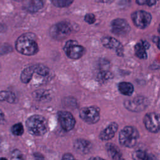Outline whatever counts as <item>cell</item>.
Instances as JSON below:
<instances>
[{"label": "cell", "mask_w": 160, "mask_h": 160, "mask_svg": "<svg viewBox=\"0 0 160 160\" xmlns=\"http://www.w3.org/2000/svg\"><path fill=\"white\" fill-rule=\"evenodd\" d=\"M34 38V35L32 33L21 35L16 42L15 46L17 51L26 56L35 54L38 51V46Z\"/></svg>", "instance_id": "6da1fadb"}, {"label": "cell", "mask_w": 160, "mask_h": 160, "mask_svg": "<svg viewBox=\"0 0 160 160\" xmlns=\"http://www.w3.org/2000/svg\"><path fill=\"white\" fill-rule=\"evenodd\" d=\"M72 31L71 26L67 22H60L53 26L51 29V35L57 39L64 38Z\"/></svg>", "instance_id": "30bf717a"}, {"label": "cell", "mask_w": 160, "mask_h": 160, "mask_svg": "<svg viewBox=\"0 0 160 160\" xmlns=\"http://www.w3.org/2000/svg\"><path fill=\"white\" fill-rule=\"evenodd\" d=\"M101 43L105 48L114 50L118 56H123V46L117 39L111 36H104L101 39Z\"/></svg>", "instance_id": "7c38bea8"}, {"label": "cell", "mask_w": 160, "mask_h": 160, "mask_svg": "<svg viewBox=\"0 0 160 160\" xmlns=\"http://www.w3.org/2000/svg\"><path fill=\"white\" fill-rule=\"evenodd\" d=\"M150 48V44L146 40L141 39L137 42L134 48V54L136 56L141 59H145L147 58L146 51Z\"/></svg>", "instance_id": "4fadbf2b"}, {"label": "cell", "mask_w": 160, "mask_h": 160, "mask_svg": "<svg viewBox=\"0 0 160 160\" xmlns=\"http://www.w3.org/2000/svg\"><path fill=\"white\" fill-rule=\"evenodd\" d=\"M96 78L99 82H104L112 78V74L109 70L99 71Z\"/></svg>", "instance_id": "7402d4cb"}, {"label": "cell", "mask_w": 160, "mask_h": 160, "mask_svg": "<svg viewBox=\"0 0 160 160\" xmlns=\"http://www.w3.org/2000/svg\"><path fill=\"white\" fill-rule=\"evenodd\" d=\"M106 149L109 156L112 160H124L119 148L113 143H107L106 144Z\"/></svg>", "instance_id": "2e32d148"}, {"label": "cell", "mask_w": 160, "mask_h": 160, "mask_svg": "<svg viewBox=\"0 0 160 160\" xmlns=\"http://www.w3.org/2000/svg\"><path fill=\"white\" fill-rule=\"evenodd\" d=\"M26 124L29 132L34 136H43L48 131V121L44 117L41 115L35 114L29 117Z\"/></svg>", "instance_id": "7a4b0ae2"}, {"label": "cell", "mask_w": 160, "mask_h": 160, "mask_svg": "<svg viewBox=\"0 0 160 160\" xmlns=\"http://www.w3.org/2000/svg\"><path fill=\"white\" fill-rule=\"evenodd\" d=\"M34 66L35 72H36L39 75L45 76L49 74V70L48 68L46 67V66H44L43 64H36Z\"/></svg>", "instance_id": "603a6c76"}, {"label": "cell", "mask_w": 160, "mask_h": 160, "mask_svg": "<svg viewBox=\"0 0 160 160\" xmlns=\"http://www.w3.org/2000/svg\"><path fill=\"white\" fill-rule=\"evenodd\" d=\"M131 19L134 24L139 29H145L149 26L152 20L151 14L144 10H139L133 12Z\"/></svg>", "instance_id": "5b68a950"}, {"label": "cell", "mask_w": 160, "mask_h": 160, "mask_svg": "<svg viewBox=\"0 0 160 160\" xmlns=\"http://www.w3.org/2000/svg\"><path fill=\"white\" fill-rule=\"evenodd\" d=\"M5 122V117L3 112L0 109V125L4 124Z\"/></svg>", "instance_id": "1f68e13d"}, {"label": "cell", "mask_w": 160, "mask_h": 160, "mask_svg": "<svg viewBox=\"0 0 160 160\" xmlns=\"http://www.w3.org/2000/svg\"><path fill=\"white\" fill-rule=\"evenodd\" d=\"M131 30L128 21L122 18H116L111 22V31L112 33L118 36L127 35Z\"/></svg>", "instance_id": "ba28073f"}, {"label": "cell", "mask_w": 160, "mask_h": 160, "mask_svg": "<svg viewBox=\"0 0 160 160\" xmlns=\"http://www.w3.org/2000/svg\"><path fill=\"white\" fill-rule=\"evenodd\" d=\"M84 20L88 24H92L95 22V21H96V17H95L94 14H93L92 13H89V14H87L85 16Z\"/></svg>", "instance_id": "4316f807"}, {"label": "cell", "mask_w": 160, "mask_h": 160, "mask_svg": "<svg viewBox=\"0 0 160 160\" xmlns=\"http://www.w3.org/2000/svg\"><path fill=\"white\" fill-rule=\"evenodd\" d=\"M34 158L35 160H46L43 154L39 152H35L34 153Z\"/></svg>", "instance_id": "f546056e"}, {"label": "cell", "mask_w": 160, "mask_h": 160, "mask_svg": "<svg viewBox=\"0 0 160 160\" xmlns=\"http://www.w3.org/2000/svg\"><path fill=\"white\" fill-rule=\"evenodd\" d=\"M64 50L69 58L75 59L80 58L84 52V47L74 40L68 41L64 47Z\"/></svg>", "instance_id": "9c48e42d"}, {"label": "cell", "mask_w": 160, "mask_h": 160, "mask_svg": "<svg viewBox=\"0 0 160 160\" xmlns=\"http://www.w3.org/2000/svg\"><path fill=\"white\" fill-rule=\"evenodd\" d=\"M132 158L133 160H156V158L153 154L140 149L132 152Z\"/></svg>", "instance_id": "ac0fdd59"}, {"label": "cell", "mask_w": 160, "mask_h": 160, "mask_svg": "<svg viewBox=\"0 0 160 160\" xmlns=\"http://www.w3.org/2000/svg\"><path fill=\"white\" fill-rule=\"evenodd\" d=\"M0 160H8L6 158H3V157H1L0 158Z\"/></svg>", "instance_id": "d590c367"}, {"label": "cell", "mask_w": 160, "mask_h": 160, "mask_svg": "<svg viewBox=\"0 0 160 160\" xmlns=\"http://www.w3.org/2000/svg\"><path fill=\"white\" fill-rule=\"evenodd\" d=\"M158 32L159 34H160V23H159V26H158Z\"/></svg>", "instance_id": "e575fe53"}, {"label": "cell", "mask_w": 160, "mask_h": 160, "mask_svg": "<svg viewBox=\"0 0 160 160\" xmlns=\"http://www.w3.org/2000/svg\"><path fill=\"white\" fill-rule=\"evenodd\" d=\"M98 2L101 3H106V4H110L114 1V0H96Z\"/></svg>", "instance_id": "d6a6232c"}, {"label": "cell", "mask_w": 160, "mask_h": 160, "mask_svg": "<svg viewBox=\"0 0 160 160\" xmlns=\"http://www.w3.org/2000/svg\"><path fill=\"white\" fill-rule=\"evenodd\" d=\"M1 138H0V144H1Z\"/></svg>", "instance_id": "74e56055"}, {"label": "cell", "mask_w": 160, "mask_h": 160, "mask_svg": "<svg viewBox=\"0 0 160 160\" xmlns=\"http://www.w3.org/2000/svg\"><path fill=\"white\" fill-rule=\"evenodd\" d=\"M11 132L15 136H21L24 132V127L21 122L16 123L11 127Z\"/></svg>", "instance_id": "cb8c5ba5"}, {"label": "cell", "mask_w": 160, "mask_h": 160, "mask_svg": "<svg viewBox=\"0 0 160 160\" xmlns=\"http://www.w3.org/2000/svg\"><path fill=\"white\" fill-rule=\"evenodd\" d=\"M149 102L148 99L144 96H136L131 99L124 102V108L129 111L141 112L148 106Z\"/></svg>", "instance_id": "277c9868"}, {"label": "cell", "mask_w": 160, "mask_h": 160, "mask_svg": "<svg viewBox=\"0 0 160 160\" xmlns=\"http://www.w3.org/2000/svg\"><path fill=\"white\" fill-rule=\"evenodd\" d=\"M118 129V124L115 122H111L100 132L99 138L102 141L110 140L114 136Z\"/></svg>", "instance_id": "5bb4252c"}, {"label": "cell", "mask_w": 160, "mask_h": 160, "mask_svg": "<svg viewBox=\"0 0 160 160\" xmlns=\"http://www.w3.org/2000/svg\"><path fill=\"white\" fill-rule=\"evenodd\" d=\"M152 41L156 44L158 48L160 50V38L158 36H154L152 38Z\"/></svg>", "instance_id": "4dcf8cb0"}, {"label": "cell", "mask_w": 160, "mask_h": 160, "mask_svg": "<svg viewBox=\"0 0 160 160\" xmlns=\"http://www.w3.org/2000/svg\"><path fill=\"white\" fill-rule=\"evenodd\" d=\"M52 3L56 7L66 8L70 6L74 0H51Z\"/></svg>", "instance_id": "d4e9b609"}, {"label": "cell", "mask_w": 160, "mask_h": 160, "mask_svg": "<svg viewBox=\"0 0 160 160\" xmlns=\"http://www.w3.org/2000/svg\"><path fill=\"white\" fill-rule=\"evenodd\" d=\"M14 1H24L25 0H14Z\"/></svg>", "instance_id": "8d00e7d4"}, {"label": "cell", "mask_w": 160, "mask_h": 160, "mask_svg": "<svg viewBox=\"0 0 160 160\" xmlns=\"http://www.w3.org/2000/svg\"><path fill=\"white\" fill-rule=\"evenodd\" d=\"M118 88L121 94L130 96L134 92V86L133 85L129 82L122 81L118 84Z\"/></svg>", "instance_id": "d6986e66"}, {"label": "cell", "mask_w": 160, "mask_h": 160, "mask_svg": "<svg viewBox=\"0 0 160 160\" xmlns=\"http://www.w3.org/2000/svg\"><path fill=\"white\" fill-rule=\"evenodd\" d=\"M74 148L76 152L82 154H86L91 151L92 144L86 139H78L74 143Z\"/></svg>", "instance_id": "9a60e30c"}, {"label": "cell", "mask_w": 160, "mask_h": 160, "mask_svg": "<svg viewBox=\"0 0 160 160\" xmlns=\"http://www.w3.org/2000/svg\"><path fill=\"white\" fill-rule=\"evenodd\" d=\"M88 160H106L101 157H99V156H94V157H91Z\"/></svg>", "instance_id": "836d02e7"}, {"label": "cell", "mask_w": 160, "mask_h": 160, "mask_svg": "<svg viewBox=\"0 0 160 160\" xmlns=\"http://www.w3.org/2000/svg\"><path fill=\"white\" fill-rule=\"evenodd\" d=\"M79 116L81 119L88 124H95L100 118L99 109L94 106L83 108L79 111Z\"/></svg>", "instance_id": "52a82bcc"}, {"label": "cell", "mask_w": 160, "mask_h": 160, "mask_svg": "<svg viewBox=\"0 0 160 160\" xmlns=\"http://www.w3.org/2000/svg\"><path fill=\"white\" fill-rule=\"evenodd\" d=\"M35 72L34 66H31L26 68L21 72V80L24 83H28L32 78V76Z\"/></svg>", "instance_id": "ffe728a7"}, {"label": "cell", "mask_w": 160, "mask_h": 160, "mask_svg": "<svg viewBox=\"0 0 160 160\" xmlns=\"http://www.w3.org/2000/svg\"><path fill=\"white\" fill-rule=\"evenodd\" d=\"M61 160H77V159L71 153H66L62 156Z\"/></svg>", "instance_id": "f1b7e54d"}, {"label": "cell", "mask_w": 160, "mask_h": 160, "mask_svg": "<svg viewBox=\"0 0 160 160\" xmlns=\"http://www.w3.org/2000/svg\"><path fill=\"white\" fill-rule=\"evenodd\" d=\"M158 0H136V2L139 5H147L148 6H154Z\"/></svg>", "instance_id": "484cf974"}, {"label": "cell", "mask_w": 160, "mask_h": 160, "mask_svg": "<svg viewBox=\"0 0 160 160\" xmlns=\"http://www.w3.org/2000/svg\"><path fill=\"white\" fill-rule=\"evenodd\" d=\"M58 117L62 128L66 131L72 129L76 124V119L72 114L68 111H59Z\"/></svg>", "instance_id": "8fae6325"}, {"label": "cell", "mask_w": 160, "mask_h": 160, "mask_svg": "<svg viewBox=\"0 0 160 160\" xmlns=\"http://www.w3.org/2000/svg\"><path fill=\"white\" fill-rule=\"evenodd\" d=\"M11 47L9 45H3L1 47H0V54H3L4 53H7L9 51H11Z\"/></svg>", "instance_id": "83f0119b"}, {"label": "cell", "mask_w": 160, "mask_h": 160, "mask_svg": "<svg viewBox=\"0 0 160 160\" xmlns=\"http://www.w3.org/2000/svg\"><path fill=\"white\" fill-rule=\"evenodd\" d=\"M139 138V132L133 126H125L119 133V142L121 145L126 148L134 147L137 144Z\"/></svg>", "instance_id": "3957f363"}, {"label": "cell", "mask_w": 160, "mask_h": 160, "mask_svg": "<svg viewBox=\"0 0 160 160\" xmlns=\"http://www.w3.org/2000/svg\"><path fill=\"white\" fill-rule=\"evenodd\" d=\"M16 101L15 94L10 91H0V101H6L9 103H14Z\"/></svg>", "instance_id": "44dd1931"}, {"label": "cell", "mask_w": 160, "mask_h": 160, "mask_svg": "<svg viewBox=\"0 0 160 160\" xmlns=\"http://www.w3.org/2000/svg\"><path fill=\"white\" fill-rule=\"evenodd\" d=\"M143 123L146 129L152 132L160 131V114L156 112H148L143 118Z\"/></svg>", "instance_id": "8992f818"}, {"label": "cell", "mask_w": 160, "mask_h": 160, "mask_svg": "<svg viewBox=\"0 0 160 160\" xmlns=\"http://www.w3.org/2000/svg\"><path fill=\"white\" fill-rule=\"evenodd\" d=\"M43 0H28L24 5V8L29 12H36L43 6Z\"/></svg>", "instance_id": "e0dca14e"}]
</instances>
